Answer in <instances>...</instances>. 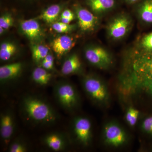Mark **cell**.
Returning <instances> with one entry per match:
<instances>
[{"instance_id":"23","label":"cell","mask_w":152,"mask_h":152,"mask_svg":"<svg viewBox=\"0 0 152 152\" xmlns=\"http://www.w3.org/2000/svg\"><path fill=\"white\" fill-rule=\"evenodd\" d=\"M137 46L143 50L152 52V32L144 36Z\"/></svg>"},{"instance_id":"3","label":"cell","mask_w":152,"mask_h":152,"mask_svg":"<svg viewBox=\"0 0 152 152\" xmlns=\"http://www.w3.org/2000/svg\"><path fill=\"white\" fill-rule=\"evenodd\" d=\"M83 87L87 94L95 102L104 103L109 99V93L105 85L99 79L89 76L84 80Z\"/></svg>"},{"instance_id":"29","label":"cell","mask_w":152,"mask_h":152,"mask_svg":"<svg viewBox=\"0 0 152 152\" xmlns=\"http://www.w3.org/2000/svg\"><path fill=\"white\" fill-rule=\"evenodd\" d=\"M75 19L73 18H67L61 17V21L66 24H70Z\"/></svg>"},{"instance_id":"12","label":"cell","mask_w":152,"mask_h":152,"mask_svg":"<svg viewBox=\"0 0 152 152\" xmlns=\"http://www.w3.org/2000/svg\"><path fill=\"white\" fill-rule=\"evenodd\" d=\"M23 68L21 63L8 64L0 67V79L1 81H7L16 77L20 74Z\"/></svg>"},{"instance_id":"21","label":"cell","mask_w":152,"mask_h":152,"mask_svg":"<svg viewBox=\"0 0 152 152\" xmlns=\"http://www.w3.org/2000/svg\"><path fill=\"white\" fill-rule=\"evenodd\" d=\"M140 112L133 107H130L126 115V121L131 126H134L137 122Z\"/></svg>"},{"instance_id":"31","label":"cell","mask_w":152,"mask_h":152,"mask_svg":"<svg viewBox=\"0 0 152 152\" xmlns=\"http://www.w3.org/2000/svg\"><path fill=\"white\" fill-rule=\"evenodd\" d=\"M5 31L4 29H3V28L0 27V34L1 35L4 32V31Z\"/></svg>"},{"instance_id":"11","label":"cell","mask_w":152,"mask_h":152,"mask_svg":"<svg viewBox=\"0 0 152 152\" xmlns=\"http://www.w3.org/2000/svg\"><path fill=\"white\" fill-rule=\"evenodd\" d=\"M86 4L94 12L102 14L113 9L116 5V0H86Z\"/></svg>"},{"instance_id":"10","label":"cell","mask_w":152,"mask_h":152,"mask_svg":"<svg viewBox=\"0 0 152 152\" xmlns=\"http://www.w3.org/2000/svg\"><path fill=\"white\" fill-rule=\"evenodd\" d=\"M75 41L70 36L62 35L56 38L52 42L51 47L57 56L60 58L73 48Z\"/></svg>"},{"instance_id":"26","label":"cell","mask_w":152,"mask_h":152,"mask_svg":"<svg viewBox=\"0 0 152 152\" xmlns=\"http://www.w3.org/2000/svg\"><path fill=\"white\" fill-rule=\"evenodd\" d=\"M141 127L145 132L152 135V116L144 120L142 123Z\"/></svg>"},{"instance_id":"4","label":"cell","mask_w":152,"mask_h":152,"mask_svg":"<svg viewBox=\"0 0 152 152\" xmlns=\"http://www.w3.org/2000/svg\"><path fill=\"white\" fill-rule=\"evenodd\" d=\"M132 21L126 15H120L115 18L108 26L107 31L109 37L114 40L121 39L130 29Z\"/></svg>"},{"instance_id":"17","label":"cell","mask_w":152,"mask_h":152,"mask_svg":"<svg viewBox=\"0 0 152 152\" xmlns=\"http://www.w3.org/2000/svg\"><path fill=\"white\" fill-rule=\"evenodd\" d=\"M32 79L36 83L45 86L49 83L52 78L51 74L42 67H39L34 69L32 73Z\"/></svg>"},{"instance_id":"20","label":"cell","mask_w":152,"mask_h":152,"mask_svg":"<svg viewBox=\"0 0 152 152\" xmlns=\"http://www.w3.org/2000/svg\"><path fill=\"white\" fill-rule=\"evenodd\" d=\"M32 55L37 62L42 61L49 53L48 47L42 45H34L31 47Z\"/></svg>"},{"instance_id":"19","label":"cell","mask_w":152,"mask_h":152,"mask_svg":"<svg viewBox=\"0 0 152 152\" xmlns=\"http://www.w3.org/2000/svg\"><path fill=\"white\" fill-rule=\"evenodd\" d=\"M45 141L50 148L56 151L62 149L64 145L62 138L57 134H51L47 136Z\"/></svg>"},{"instance_id":"13","label":"cell","mask_w":152,"mask_h":152,"mask_svg":"<svg viewBox=\"0 0 152 152\" xmlns=\"http://www.w3.org/2000/svg\"><path fill=\"white\" fill-rule=\"evenodd\" d=\"M82 64L80 58L76 54L68 57L63 63L61 72L65 75L77 72L81 69Z\"/></svg>"},{"instance_id":"22","label":"cell","mask_w":152,"mask_h":152,"mask_svg":"<svg viewBox=\"0 0 152 152\" xmlns=\"http://www.w3.org/2000/svg\"><path fill=\"white\" fill-rule=\"evenodd\" d=\"M52 28L57 33L64 34L70 32L75 28V27L74 25L59 22H55L52 24Z\"/></svg>"},{"instance_id":"2","label":"cell","mask_w":152,"mask_h":152,"mask_svg":"<svg viewBox=\"0 0 152 152\" xmlns=\"http://www.w3.org/2000/svg\"><path fill=\"white\" fill-rule=\"evenodd\" d=\"M85 56L89 62L102 69H108L113 64L111 55L106 49L99 46L87 48L85 51Z\"/></svg>"},{"instance_id":"27","label":"cell","mask_w":152,"mask_h":152,"mask_svg":"<svg viewBox=\"0 0 152 152\" xmlns=\"http://www.w3.org/2000/svg\"><path fill=\"white\" fill-rule=\"evenodd\" d=\"M10 151L11 152H24L26 151L25 147L20 143L15 142L10 147Z\"/></svg>"},{"instance_id":"1","label":"cell","mask_w":152,"mask_h":152,"mask_svg":"<svg viewBox=\"0 0 152 152\" xmlns=\"http://www.w3.org/2000/svg\"><path fill=\"white\" fill-rule=\"evenodd\" d=\"M23 109L30 119L38 123L52 124L56 119V116L52 107L45 101L29 96L24 99Z\"/></svg>"},{"instance_id":"5","label":"cell","mask_w":152,"mask_h":152,"mask_svg":"<svg viewBox=\"0 0 152 152\" xmlns=\"http://www.w3.org/2000/svg\"><path fill=\"white\" fill-rule=\"evenodd\" d=\"M56 93L60 104L66 109H72L77 103V92L70 84L66 83L58 85L56 88Z\"/></svg>"},{"instance_id":"30","label":"cell","mask_w":152,"mask_h":152,"mask_svg":"<svg viewBox=\"0 0 152 152\" xmlns=\"http://www.w3.org/2000/svg\"><path fill=\"white\" fill-rule=\"evenodd\" d=\"M125 1L129 4H135L139 1H141L142 0H124Z\"/></svg>"},{"instance_id":"9","label":"cell","mask_w":152,"mask_h":152,"mask_svg":"<svg viewBox=\"0 0 152 152\" xmlns=\"http://www.w3.org/2000/svg\"><path fill=\"white\" fill-rule=\"evenodd\" d=\"M20 26L23 33L31 40L39 41L42 37L43 34L40 25L35 19L22 20Z\"/></svg>"},{"instance_id":"14","label":"cell","mask_w":152,"mask_h":152,"mask_svg":"<svg viewBox=\"0 0 152 152\" xmlns=\"http://www.w3.org/2000/svg\"><path fill=\"white\" fill-rule=\"evenodd\" d=\"M1 135L4 140L10 139L14 132V121L10 114L6 113L2 114L1 117Z\"/></svg>"},{"instance_id":"18","label":"cell","mask_w":152,"mask_h":152,"mask_svg":"<svg viewBox=\"0 0 152 152\" xmlns=\"http://www.w3.org/2000/svg\"><path fill=\"white\" fill-rule=\"evenodd\" d=\"M17 51V47L13 43L4 42L0 46V59L3 61L10 59Z\"/></svg>"},{"instance_id":"6","label":"cell","mask_w":152,"mask_h":152,"mask_svg":"<svg viewBox=\"0 0 152 152\" xmlns=\"http://www.w3.org/2000/svg\"><path fill=\"white\" fill-rule=\"evenodd\" d=\"M75 10L80 29L83 32H90L97 28L99 20L92 12L79 4L75 5Z\"/></svg>"},{"instance_id":"25","label":"cell","mask_w":152,"mask_h":152,"mask_svg":"<svg viewBox=\"0 0 152 152\" xmlns=\"http://www.w3.org/2000/svg\"><path fill=\"white\" fill-rule=\"evenodd\" d=\"M54 57L51 54L49 53L42 61V66L47 70L53 69L54 67Z\"/></svg>"},{"instance_id":"28","label":"cell","mask_w":152,"mask_h":152,"mask_svg":"<svg viewBox=\"0 0 152 152\" xmlns=\"http://www.w3.org/2000/svg\"><path fill=\"white\" fill-rule=\"evenodd\" d=\"M61 17L75 18V14L69 9H66L63 11V12L61 14Z\"/></svg>"},{"instance_id":"16","label":"cell","mask_w":152,"mask_h":152,"mask_svg":"<svg viewBox=\"0 0 152 152\" xmlns=\"http://www.w3.org/2000/svg\"><path fill=\"white\" fill-rule=\"evenodd\" d=\"M138 13L144 23H152V0H142L139 6Z\"/></svg>"},{"instance_id":"15","label":"cell","mask_w":152,"mask_h":152,"mask_svg":"<svg viewBox=\"0 0 152 152\" xmlns=\"http://www.w3.org/2000/svg\"><path fill=\"white\" fill-rule=\"evenodd\" d=\"M61 9L60 4L52 5L43 12L40 18L48 23H53L58 18Z\"/></svg>"},{"instance_id":"8","label":"cell","mask_w":152,"mask_h":152,"mask_svg":"<svg viewBox=\"0 0 152 152\" xmlns=\"http://www.w3.org/2000/svg\"><path fill=\"white\" fill-rule=\"evenodd\" d=\"M74 130L77 138L83 145H88L91 140V123L88 119L79 117L74 123Z\"/></svg>"},{"instance_id":"7","label":"cell","mask_w":152,"mask_h":152,"mask_svg":"<svg viewBox=\"0 0 152 152\" xmlns=\"http://www.w3.org/2000/svg\"><path fill=\"white\" fill-rule=\"evenodd\" d=\"M104 137L106 143L116 148L122 145L126 141L127 136L124 131L115 123H109L105 126Z\"/></svg>"},{"instance_id":"24","label":"cell","mask_w":152,"mask_h":152,"mask_svg":"<svg viewBox=\"0 0 152 152\" xmlns=\"http://www.w3.org/2000/svg\"><path fill=\"white\" fill-rule=\"evenodd\" d=\"M14 22L13 18L10 14H5L0 18V27L5 30L8 29L13 25Z\"/></svg>"}]
</instances>
